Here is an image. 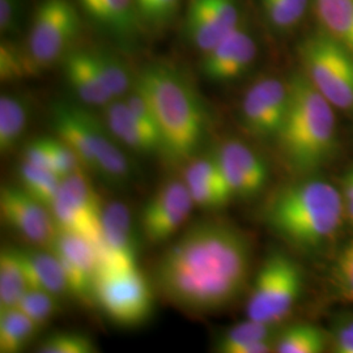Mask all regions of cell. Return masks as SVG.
Here are the masks:
<instances>
[{"mask_svg":"<svg viewBox=\"0 0 353 353\" xmlns=\"http://www.w3.org/2000/svg\"><path fill=\"white\" fill-rule=\"evenodd\" d=\"M62 62L64 77L77 100L85 106L101 109L114 101L97 71L92 51L89 49L68 51Z\"/></svg>","mask_w":353,"mask_h":353,"instance_id":"20","label":"cell"},{"mask_svg":"<svg viewBox=\"0 0 353 353\" xmlns=\"http://www.w3.org/2000/svg\"><path fill=\"white\" fill-rule=\"evenodd\" d=\"M19 179L21 189L51 211L62 185L59 176L52 170L23 161L19 169Z\"/></svg>","mask_w":353,"mask_h":353,"instance_id":"30","label":"cell"},{"mask_svg":"<svg viewBox=\"0 0 353 353\" xmlns=\"http://www.w3.org/2000/svg\"><path fill=\"white\" fill-rule=\"evenodd\" d=\"M194 207L185 179L172 178L166 181L141 208L143 239L152 246L172 240L186 224Z\"/></svg>","mask_w":353,"mask_h":353,"instance_id":"11","label":"cell"},{"mask_svg":"<svg viewBox=\"0 0 353 353\" xmlns=\"http://www.w3.org/2000/svg\"><path fill=\"white\" fill-rule=\"evenodd\" d=\"M344 202L339 190L321 178L288 185L265 207L267 225L292 246L312 252L331 240L341 227Z\"/></svg>","mask_w":353,"mask_h":353,"instance_id":"3","label":"cell"},{"mask_svg":"<svg viewBox=\"0 0 353 353\" xmlns=\"http://www.w3.org/2000/svg\"><path fill=\"white\" fill-rule=\"evenodd\" d=\"M280 328L281 325L248 318L220 334L214 341V351L219 353L274 352Z\"/></svg>","mask_w":353,"mask_h":353,"instance_id":"22","label":"cell"},{"mask_svg":"<svg viewBox=\"0 0 353 353\" xmlns=\"http://www.w3.org/2000/svg\"><path fill=\"white\" fill-rule=\"evenodd\" d=\"M90 51L97 71L112 97L114 100L123 99L135 84V77L131 76L125 62L114 52L105 49Z\"/></svg>","mask_w":353,"mask_h":353,"instance_id":"29","label":"cell"},{"mask_svg":"<svg viewBox=\"0 0 353 353\" xmlns=\"http://www.w3.org/2000/svg\"><path fill=\"white\" fill-rule=\"evenodd\" d=\"M248 234L225 221L204 220L173 241L153 267L154 290L189 314H210L241 296L252 270Z\"/></svg>","mask_w":353,"mask_h":353,"instance_id":"1","label":"cell"},{"mask_svg":"<svg viewBox=\"0 0 353 353\" xmlns=\"http://www.w3.org/2000/svg\"><path fill=\"white\" fill-rule=\"evenodd\" d=\"M51 123L57 137L75 151L87 172L118 188L130 183L132 169L128 159L96 115L74 103L57 102L51 110Z\"/></svg>","mask_w":353,"mask_h":353,"instance_id":"5","label":"cell"},{"mask_svg":"<svg viewBox=\"0 0 353 353\" xmlns=\"http://www.w3.org/2000/svg\"><path fill=\"white\" fill-rule=\"evenodd\" d=\"M38 330L37 325L17 306L0 309V352H21Z\"/></svg>","mask_w":353,"mask_h":353,"instance_id":"27","label":"cell"},{"mask_svg":"<svg viewBox=\"0 0 353 353\" xmlns=\"http://www.w3.org/2000/svg\"><path fill=\"white\" fill-rule=\"evenodd\" d=\"M240 26L239 0H189L185 36L202 55Z\"/></svg>","mask_w":353,"mask_h":353,"instance_id":"15","label":"cell"},{"mask_svg":"<svg viewBox=\"0 0 353 353\" xmlns=\"http://www.w3.org/2000/svg\"><path fill=\"white\" fill-rule=\"evenodd\" d=\"M341 196L344 202L345 214L353 224V169H351V172H348V174L344 178Z\"/></svg>","mask_w":353,"mask_h":353,"instance_id":"41","label":"cell"},{"mask_svg":"<svg viewBox=\"0 0 353 353\" xmlns=\"http://www.w3.org/2000/svg\"><path fill=\"white\" fill-rule=\"evenodd\" d=\"M32 76L26 58V49L17 46L8 38L0 43V79L1 81H14Z\"/></svg>","mask_w":353,"mask_h":353,"instance_id":"34","label":"cell"},{"mask_svg":"<svg viewBox=\"0 0 353 353\" xmlns=\"http://www.w3.org/2000/svg\"><path fill=\"white\" fill-rule=\"evenodd\" d=\"M328 34L353 52V0H314Z\"/></svg>","mask_w":353,"mask_h":353,"instance_id":"28","label":"cell"},{"mask_svg":"<svg viewBox=\"0 0 353 353\" xmlns=\"http://www.w3.org/2000/svg\"><path fill=\"white\" fill-rule=\"evenodd\" d=\"M303 288L300 265L283 252L270 255L259 268L249 293L248 318L281 325L299 301Z\"/></svg>","mask_w":353,"mask_h":353,"instance_id":"7","label":"cell"},{"mask_svg":"<svg viewBox=\"0 0 353 353\" xmlns=\"http://www.w3.org/2000/svg\"><path fill=\"white\" fill-rule=\"evenodd\" d=\"M50 151L51 170L61 179L80 172L88 173L84 169L75 151L58 137L57 138L50 137Z\"/></svg>","mask_w":353,"mask_h":353,"instance_id":"37","label":"cell"},{"mask_svg":"<svg viewBox=\"0 0 353 353\" xmlns=\"http://www.w3.org/2000/svg\"><path fill=\"white\" fill-rule=\"evenodd\" d=\"M328 348L327 332L312 323H292L279 330L274 352L321 353Z\"/></svg>","mask_w":353,"mask_h":353,"instance_id":"25","label":"cell"},{"mask_svg":"<svg viewBox=\"0 0 353 353\" xmlns=\"http://www.w3.org/2000/svg\"><path fill=\"white\" fill-rule=\"evenodd\" d=\"M21 0H0V32L4 36L19 33L21 24Z\"/></svg>","mask_w":353,"mask_h":353,"instance_id":"39","label":"cell"},{"mask_svg":"<svg viewBox=\"0 0 353 353\" xmlns=\"http://www.w3.org/2000/svg\"><path fill=\"white\" fill-rule=\"evenodd\" d=\"M102 110L103 122L118 143L139 154L163 157V143L159 135L135 117L122 99L108 103Z\"/></svg>","mask_w":353,"mask_h":353,"instance_id":"19","label":"cell"},{"mask_svg":"<svg viewBox=\"0 0 353 353\" xmlns=\"http://www.w3.org/2000/svg\"><path fill=\"white\" fill-rule=\"evenodd\" d=\"M153 283L138 267H100L94 287V303L114 325L140 327L153 314Z\"/></svg>","mask_w":353,"mask_h":353,"instance_id":"6","label":"cell"},{"mask_svg":"<svg viewBox=\"0 0 353 353\" xmlns=\"http://www.w3.org/2000/svg\"><path fill=\"white\" fill-rule=\"evenodd\" d=\"M305 75L334 108L353 112V52L328 33L307 38L301 48Z\"/></svg>","mask_w":353,"mask_h":353,"instance_id":"9","label":"cell"},{"mask_svg":"<svg viewBox=\"0 0 353 353\" xmlns=\"http://www.w3.org/2000/svg\"><path fill=\"white\" fill-rule=\"evenodd\" d=\"M58 296L46 290L29 288L17 305L29 316L38 328L46 326L58 314L59 301Z\"/></svg>","mask_w":353,"mask_h":353,"instance_id":"31","label":"cell"},{"mask_svg":"<svg viewBox=\"0 0 353 353\" xmlns=\"http://www.w3.org/2000/svg\"><path fill=\"white\" fill-rule=\"evenodd\" d=\"M331 279L341 299L353 303V240L338 254L332 265Z\"/></svg>","mask_w":353,"mask_h":353,"instance_id":"35","label":"cell"},{"mask_svg":"<svg viewBox=\"0 0 353 353\" xmlns=\"http://www.w3.org/2000/svg\"><path fill=\"white\" fill-rule=\"evenodd\" d=\"M233 198L250 199L265 190L270 170L263 157L239 140L224 141L216 151Z\"/></svg>","mask_w":353,"mask_h":353,"instance_id":"17","label":"cell"},{"mask_svg":"<svg viewBox=\"0 0 353 353\" xmlns=\"http://www.w3.org/2000/svg\"><path fill=\"white\" fill-rule=\"evenodd\" d=\"M24 159L28 164L36 165L51 170L50 137H41L30 140L24 148Z\"/></svg>","mask_w":353,"mask_h":353,"instance_id":"40","label":"cell"},{"mask_svg":"<svg viewBox=\"0 0 353 353\" xmlns=\"http://www.w3.org/2000/svg\"><path fill=\"white\" fill-rule=\"evenodd\" d=\"M37 351L39 353H94L99 352V347L87 334L59 331L41 341Z\"/></svg>","mask_w":353,"mask_h":353,"instance_id":"32","label":"cell"},{"mask_svg":"<svg viewBox=\"0 0 353 353\" xmlns=\"http://www.w3.org/2000/svg\"><path fill=\"white\" fill-rule=\"evenodd\" d=\"M100 267H138L139 245L131 212L122 202L105 203L100 237Z\"/></svg>","mask_w":353,"mask_h":353,"instance_id":"16","label":"cell"},{"mask_svg":"<svg viewBox=\"0 0 353 353\" xmlns=\"http://www.w3.org/2000/svg\"><path fill=\"white\" fill-rule=\"evenodd\" d=\"M270 23L278 29H290L300 23L309 0H261Z\"/></svg>","mask_w":353,"mask_h":353,"instance_id":"33","label":"cell"},{"mask_svg":"<svg viewBox=\"0 0 353 353\" xmlns=\"http://www.w3.org/2000/svg\"><path fill=\"white\" fill-rule=\"evenodd\" d=\"M290 103V84L275 77L256 80L241 102V123L258 139H276Z\"/></svg>","mask_w":353,"mask_h":353,"instance_id":"12","label":"cell"},{"mask_svg":"<svg viewBox=\"0 0 353 353\" xmlns=\"http://www.w3.org/2000/svg\"><path fill=\"white\" fill-rule=\"evenodd\" d=\"M29 288L46 290L62 297L71 294L63 265L55 252L36 249H19Z\"/></svg>","mask_w":353,"mask_h":353,"instance_id":"23","label":"cell"},{"mask_svg":"<svg viewBox=\"0 0 353 353\" xmlns=\"http://www.w3.org/2000/svg\"><path fill=\"white\" fill-rule=\"evenodd\" d=\"M50 250L63 265L71 296L83 303L93 305L100 270L99 246L81 234L58 229Z\"/></svg>","mask_w":353,"mask_h":353,"instance_id":"14","label":"cell"},{"mask_svg":"<svg viewBox=\"0 0 353 353\" xmlns=\"http://www.w3.org/2000/svg\"><path fill=\"white\" fill-rule=\"evenodd\" d=\"M79 30L80 16L71 0H41L24 48L32 76L63 59Z\"/></svg>","mask_w":353,"mask_h":353,"instance_id":"8","label":"cell"},{"mask_svg":"<svg viewBox=\"0 0 353 353\" xmlns=\"http://www.w3.org/2000/svg\"><path fill=\"white\" fill-rule=\"evenodd\" d=\"M151 102L168 164H188L198 156L208 131L202 99L189 79L166 63H151L135 76Z\"/></svg>","mask_w":353,"mask_h":353,"instance_id":"2","label":"cell"},{"mask_svg":"<svg viewBox=\"0 0 353 353\" xmlns=\"http://www.w3.org/2000/svg\"><path fill=\"white\" fill-rule=\"evenodd\" d=\"M102 211L103 203L85 172L62 179L51 208L58 229L81 234L97 246L101 237Z\"/></svg>","mask_w":353,"mask_h":353,"instance_id":"10","label":"cell"},{"mask_svg":"<svg viewBox=\"0 0 353 353\" xmlns=\"http://www.w3.org/2000/svg\"><path fill=\"white\" fill-rule=\"evenodd\" d=\"M30 119V105L24 96L3 93L0 97V152L8 154L23 139Z\"/></svg>","mask_w":353,"mask_h":353,"instance_id":"24","label":"cell"},{"mask_svg":"<svg viewBox=\"0 0 353 353\" xmlns=\"http://www.w3.org/2000/svg\"><path fill=\"white\" fill-rule=\"evenodd\" d=\"M140 20L150 26H164L176 16L181 0H135Z\"/></svg>","mask_w":353,"mask_h":353,"instance_id":"36","label":"cell"},{"mask_svg":"<svg viewBox=\"0 0 353 353\" xmlns=\"http://www.w3.org/2000/svg\"><path fill=\"white\" fill-rule=\"evenodd\" d=\"M326 332L331 352L353 353V313L338 314Z\"/></svg>","mask_w":353,"mask_h":353,"instance_id":"38","label":"cell"},{"mask_svg":"<svg viewBox=\"0 0 353 353\" xmlns=\"http://www.w3.org/2000/svg\"><path fill=\"white\" fill-rule=\"evenodd\" d=\"M0 216L7 227L33 246L50 249L58 233L50 210L20 186L1 188Z\"/></svg>","mask_w":353,"mask_h":353,"instance_id":"13","label":"cell"},{"mask_svg":"<svg viewBox=\"0 0 353 353\" xmlns=\"http://www.w3.org/2000/svg\"><path fill=\"white\" fill-rule=\"evenodd\" d=\"M256 52V42L252 33L241 24L214 49L203 54L199 68L203 77L212 83L234 81L252 67Z\"/></svg>","mask_w":353,"mask_h":353,"instance_id":"18","label":"cell"},{"mask_svg":"<svg viewBox=\"0 0 353 353\" xmlns=\"http://www.w3.org/2000/svg\"><path fill=\"white\" fill-rule=\"evenodd\" d=\"M29 290L19 249L4 248L0 252V309L17 306Z\"/></svg>","mask_w":353,"mask_h":353,"instance_id":"26","label":"cell"},{"mask_svg":"<svg viewBox=\"0 0 353 353\" xmlns=\"http://www.w3.org/2000/svg\"><path fill=\"white\" fill-rule=\"evenodd\" d=\"M89 17L108 33L130 41L140 32V20L135 0H79Z\"/></svg>","mask_w":353,"mask_h":353,"instance_id":"21","label":"cell"},{"mask_svg":"<svg viewBox=\"0 0 353 353\" xmlns=\"http://www.w3.org/2000/svg\"><path fill=\"white\" fill-rule=\"evenodd\" d=\"M288 84V110L275 140L290 168L305 176L326 164L335 151V114L305 74L293 76Z\"/></svg>","mask_w":353,"mask_h":353,"instance_id":"4","label":"cell"}]
</instances>
